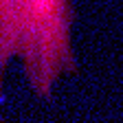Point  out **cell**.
Returning a JSON list of instances; mask_svg holds the SVG:
<instances>
[{
    "label": "cell",
    "instance_id": "6da1fadb",
    "mask_svg": "<svg viewBox=\"0 0 123 123\" xmlns=\"http://www.w3.org/2000/svg\"><path fill=\"white\" fill-rule=\"evenodd\" d=\"M73 29V0H0V79L18 62L29 90L53 101L59 79L79 70Z\"/></svg>",
    "mask_w": 123,
    "mask_h": 123
}]
</instances>
